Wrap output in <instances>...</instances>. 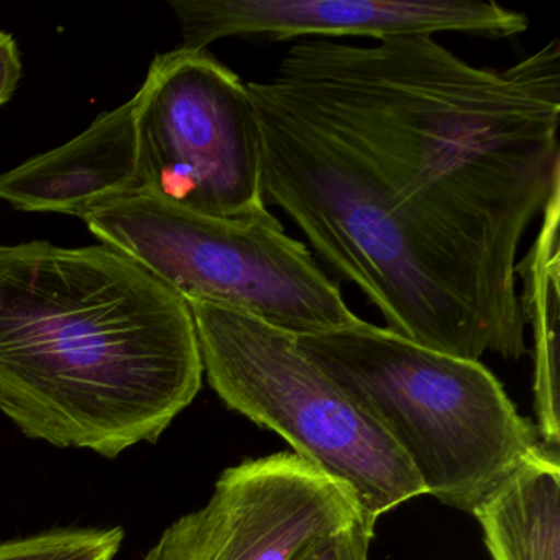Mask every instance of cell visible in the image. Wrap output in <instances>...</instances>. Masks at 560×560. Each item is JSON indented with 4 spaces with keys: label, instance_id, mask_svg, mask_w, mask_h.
<instances>
[{
    "label": "cell",
    "instance_id": "6da1fadb",
    "mask_svg": "<svg viewBox=\"0 0 560 560\" xmlns=\"http://www.w3.org/2000/svg\"><path fill=\"white\" fill-rule=\"evenodd\" d=\"M265 205L386 329L465 360L527 352L521 241L560 186V42L478 68L429 35L301 40L248 83Z\"/></svg>",
    "mask_w": 560,
    "mask_h": 560
},
{
    "label": "cell",
    "instance_id": "7a4b0ae2",
    "mask_svg": "<svg viewBox=\"0 0 560 560\" xmlns=\"http://www.w3.org/2000/svg\"><path fill=\"white\" fill-rule=\"evenodd\" d=\"M191 307L109 245H0V411L107 458L155 444L201 392Z\"/></svg>",
    "mask_w": 560,
    "mask_h": 560
},
{
    "label": "cell",
    "instance_id": "3957f363",
    "mask_svg": "<svg viewBox=\"0 0 560 560\" xmlns=\"http://www.w3.org/2000/svg\"><path fill=\"white\" fill-rule=\"evenodd\" d=\"M294 340L385 429L424 494L445 506L474 513L542 445L480 360L435 352L363 319Z\"/></svg>",
    "mask_w": 560,
    "mask_h": 560
},
{
    "label": "cell",
    "instance_id": "277c9868",
    "mask_svg": "<svg viewBox=\"0 0 560 560\" xmlns=\"http://www.w3.org/2000/svg\"><path fill=\"white\" fill-rule=\"evenodd\" d=\"M189 307L202 369L219 398L342 485L370 526L424 494L385 429L298 349L294 336L238 311Z\"/></svg>",
    "mask_w": 560,
    "mask_h": 560
},
{
    "label": "cell",
    "instance_id": "5b68a950",
    "mask_svg": "<svg viewBox=\"0 0 560 560\" xmlns=\"http://www.w3.org/2000/svg\"><path fill=\"white\" fill-rule=\"evenodd\" d=\"M94 237L122 252L188 304L248 314L291 336L355 326L340 283L273 212L221 219L132 195L83 219Z\"/></svg>",
    "mask_w": 560,
    "mask_h": 560
},
{
    "label": "cell",
    "instance_id": "8992f818",
    "mask_svg": "<svg viewBox=\"0 0 560 560\" xmlns=\"http://www.w3.org/2000/svg\"><path fill=\"white\" fill-rule=\"evenodd\" d=\"M139 192L221 219L267 211L248 83L209 50L156 55L133 96Z\"/></svg>",
    "mask_w": 560,
    "mask_h": 560
},
{
    "label": "cell",
    "instance_id": "52a82bcc",
    "mask_svg": "<svg viewBox=\"0 0 560 560\" xmlns=\"http://www.w3.org/2000/svg\"><path fill=\"white\" fill-rule=\"evenodd\" d=\"M360 516L342 485L280 452L222 471L208 503L166 527L143 560H313Z\"/></svg>",
    "mask_w": 560,
    "mask_h": 560
},
{
    "label": "cell",
    "instance_id": "ba28073f",
    "mask_svg": "<svg viewBox=\"0 0 560 560\" xmlns=\"http://www.w3.org/2000/svg\"><path fill=\"white\" fill-rule=\"evenodd\" d=\"M170 8L188 50L228 38L280 44L464 34L504 40L529 25L523 12L474 0H170Z\"/></svg>",
    "mask_w": 560,
    "mask_h": 560
},
{
    "label": "cell",
    "instance_id": "9c48e42d",
    "mask_svg": "<svg viewBox=\"0 0 560 560\" xmlns=\"http://www.w3.org/2000/svg\"><path fill=\"white\" fill-rule=\"evenodd\" d=\"M139 192L133 97L58 149L0 175V199L22 212H90Z\"/></svg>",
    "mask_w": 560,
    "mask_h": 560
},
{
    "label": "cell",
    "instance_id": "30bf717a",
    "mask_svg": "<svg viewBox=\"0 0 560 560\" xmlns=\"http://www.w3.org/2000/svg\"><path fill=\"white\" fill-rule=\"evenodd\" d=\"M493 560H560V447L540 445L474 513Z\"/></svg>",
    "mask_w": 560,
    "mask_h": 560
},
{
    "label": "cell",
    "instance_id": "8fae6325",
    "mask_svg": "<svg viewBox=\"0 0 560 560\" xmlns=\"http://www.w3.org/2000/svg\"><path fill=\"white\" fill-rule=\"evenodd\" d=\"M560 186L540 212L536 241L516 264L524 326L533 330L534 409L540 442L560 447L559 416V281Z\"/></svg>",
    "mask_w": 560,
    "mask_h": 560
},
{
    "label": "cell",
    "instance_id": "7c38bea8",
    "mask_svg": "<svg viewBox=\"0 0 560 560\" xmlns=\"http://www.w3.org/2000/svg\"><path fill=\"white\" fill-rule=\"evenodd\" d=\"M122 527H58L0 542V560H116Z\"/></svg>",
    "mask_w": 560,
    "mask_h": 560
},
{
    "label": "cell",
    "instance_id": "4fadbf2b",
    "mask_svg": "<svg viewBox=\"0 0 560 560\" xmlns=\"http://www.w3.org/2000/svg\"><path fill=\"white\" fill-rule=\"evenodd\" d=\"M375 527L362 516L326 540L314 560H369L370 540Z\"/></svg>",
    "mask_w": 560,
    "mask_h": 560
},
{
    "label": "cell",
    "instance_id": "5bb4252c",
    "mask_svg": "<svg viewBox=\"0 0 560 560\" xmlns=\"http://www.w3.org/2000/svg\"><path fill=\"white\" fill-rule=\"evenodd\" d=\"M24 68L18 40L8 32H0V109L15 96Z\"/></svg>",
    "mask_w": 560,
    "mask_h": 560
}]
</instances>
